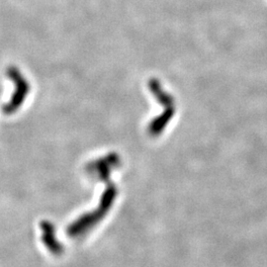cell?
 Returning <instances> with one entry per match:
<instances>
[{
    "instance_id": "6da1fadb",
    "label": "cell",
    "mask_w": 267,
    "mask_h": 267,
    "mask_svg": "<svg viewBox=\"0 0 267 267\" xmlns=\"http://www.w3.org/2000/svg\"><path fill=\"white\" fill-rule=\"evenodd\" d=\"M44 243L47 244L48 249L55 253H60V252L62 251V247L60 248L57 238L55 237L53 228L49 225H44Z\"/></svg>"
}]
</instances>
